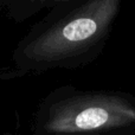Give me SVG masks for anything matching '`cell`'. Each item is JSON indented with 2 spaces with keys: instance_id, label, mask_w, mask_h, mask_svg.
Segmentation results:
<instances>
[{
  "instance_id": "obj_1",
  "label": "cell",
  "mask_w": 135,
  "mask_h": 135,
  "mask_svg": "<svg viewBox=\"0 0 135 135\" xmlns=\"http://www.w3.org/2000/svg\"><path fill=\"white\" fill-rule=\"evenodd\" d=\"M122 0H90L18 47L19 58L28 65L51 66L81 56L108 31Z\"/></svg>"
},
{
  "instance_id": "obj_2",
  "label": "cell",
  "mask_w": 135,
  "mask_h": 135,
  "mask_svg": "<svg viewBox=\"0 0 135 135\" xmlns=\"http://www.w3.org/2000/svg\"><path fill=\"white\" fill-rule=\"evenodd\" d=\"M135 122V107L112 95L75 97L54 109L46 129L54 133H83L112 129Z\"/></svg>"
},
{
  "instance_id": "obj_3",
  "label": "cell",
  "mask_w": 135,
  "mask_h": 135,
  "mask_svg": "<svg viewBox=\"0 0 135 135\" xmlns=\"http://www.w3.org/2000/svg\"><path fill=\"white\" fill-rule=\"evenodd\" d=\"M70 0H37L38 7H50L54 6V5L61 4V2H66Z\"/></svg>"
}]
</instances>
